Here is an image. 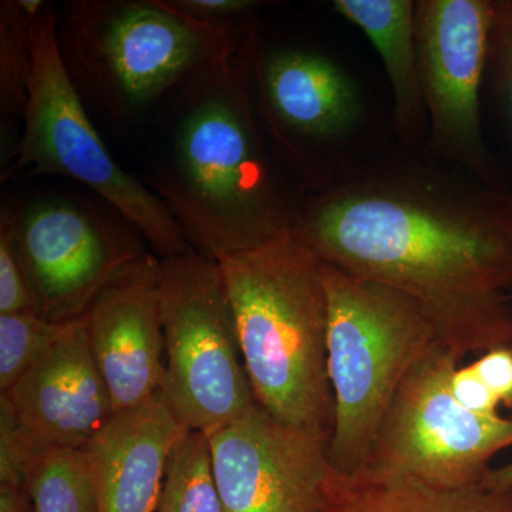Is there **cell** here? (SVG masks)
<instances>
[{
	"mask_svg": "<svg viewBox=\"0 0 512 512\" xmlns=\"http://www.w3.org/2000/svg\"><path fill=\"white\" fill-rule=\"evenodd\" d=\"M505 194L440 163H357L302 200L292 237L325 264L419 303L463 359L512 348Z\"/></svg>",
	"mask_w": 512,
	"mask_h": 512,
	"instance_id": "1",
	"label": "cell"
},
{
	"mask_svg": "<svg viewBox=\"0 0 512 512\" xmlns=\"http://www.w3.org/2000/svg\"><path fill=\"white\" fill-rule=\"evenodd\" d=\"M255 39L181 86L160 200L195 251L212 261L291 235L302 200L269 154L252 92Z\"/></svg>",
	"mask_w": 512,
	"mask_h": 512,
	"instance_id": "2",
	"label": "cell"
},
{
	"mask_svg": "<svg viewBox=\"0 0 512 512\" xmlns=\"http://www.w3.org/2000/svg\"><path fill=\"white\" fill-rule=\"evenodd\" d=\"M255 402L330 444L329 298L323 262L291 235L218 262Z\"/></svg>",
	"mask_w": 512,
	"mask_h": 512,
	"instance_id": "3",
	"label": "cell"
},
{
	"mask_svg": "<svg viewBox=\"0 0 512 512\" xmlns=\"http://www.w3.org/2000/svg\"><path fill=\"white\" fill-rule=\"evenodd\" d=\"M57 35L77 90L119 123L136 120L245 40L185 18L161 0L70 3Z\"/></svg>",
	"mask_w": 512,
	"mask_h": 512,
	"instance_id": "4",
	"label": "cell"
},
{
	"mask_svg": "<svg viewBox=\"0 0 512 512\" xmlns=\"http://www.w3.org/2000/svg\"><path fill=\"white\" fill-rule=\"evenodd\" d=\"M323 275L335 399L329 460L336 473L352 476L365 466L400 384L439 339L429 316L409 296L325 262Z\"/></svg>",
	"mask_w": 512,
	"mask_h": 512,
	"instance_id": "5",
	"label": "cell"
},
{
	"mask_svg": "<svg viewBox=\"0 0 512 512\" xmlns=\"http://www.w3.org/2000/svg\"><path fill=\"white\" fill-rule=\"evenodd\" d=\"M57 26L50 5L29 18L32 74L15 168L79 181L120 212L161 259L184 254L190 244L167 205L113 160L87 116L60 53Z\"/></svg>",
	"mask_w": 512,
	"mask_h": 512,
	"instance_id": "6",
	"label": "cell"
},
{
	"mask_svg": "<svg viewBox=\"0 0 512 512\" xmlns=\"http://www.w3.org/2000/svg\"><path fill=\"white\" fill-rule=\"evenodd\" d=\"M160 302L161 392L185 429L211 436L256 406L220 264L192 248L161 259Z\"/></svg>",
	"mask_w": 512,
	"mask_h": 512,
	"instance_id": "7",
	"label": "cell"
},
{
	"mask_svg": "<svg viewBox=\"0 0 512 512\" xmlns=\"http://www.w3.org/2000/svg\"><path fill=\"white\" fill-rule=\"evenodd\" d=\"M460 360L440 342L421 357L394 394L357 473L450 490L484 483L493 457L512 447V417L480 416L457 402L450 382Z\"/></svg>",
	"mask_w": 512,
	"mask_h": 512,
	"instance_id": "8",
	"label": "cell"
},
{
	"mask_svg": "<svg viewBox=\"0 0 512 512\" xmlns=\"http://www.w3.org/2000/svg\"><path fill=\"white\" fill-rule=\"evenodd\" d=\"M494 0H417L416 42L427 114L424 153L508 190L481 117Z\"/></svg>",
	"mask_w": 512,
	"mask_h": 512,
	"instance_id": "9",
	"label": "cell"
},
{
	"mask_svg": "<svg viewBox=\"0 0 512 512\" xmlns=\"http://www.w3.org/2000/svg\"><path fill=\"white\" fill-rule=\"evenodd\" d=\"M252 72L276 146L312 173V191L348 171L338 154L349 153L365 123L352 77L320 53L278 49L256 57V46Z\"/></svg>",
	"mask_w": 512,
	"mask_h": 512,
	"instance_id": "10",
	"label": "cell"
},
{
	"mask_svg": "<svg viewBox=\"0 0 512 512\" xmlns=\"http://www.w3.org/2000/svg\"><path fill=\"white\" fill-rule=\"evenodd\" d=\"M12 225L40 315L53 323L82 318L113 276L144 254L99 212L63 198L12 211Z\"/></svg>",
	"mask_w": 512,
	"mask_h": 512,
	"instance_id": "11",
	"label": "cell"
},
{
	"mask_svg": "<svg viewBox=\"0 0 512 512\" xmlns=\"http://www.w3.org/2000/svg\"><path fill=\"white\" fill-rule=\"evenodd\" d=\"M225 512H326L335 470L325 441L256 404L211 434Z\"/></svg>",
	"mask_w": 512,
	"mask_h": 512,
	"instance_id": "12",
	"label": "cell"
},
{
	"mask_svg": "<svg viewBox=\"0 0 512 512\" xmlns=\"http://www.w3.org/2000/svg\"><path fill=\"white\" fill-rule=\"evenodd\" d=\"M160 262L153 255L138 256L113 276L83 315L114 413L140 406L163 387Z\"/></svg>",
	"mask_w": 512,
	"mask_h": 512,
	"instance_id": "13",
	"label": "cell"
},
{
	"mask_svg": "<svg viewBox=\"0 0 512 512\" xmlns=\"http://www.w3.org/2000/svg\"><path fill=\"white\" fill-rule=\"evenodd\" d=\"M0 400L39 456L89 446L116 413L94 362L83 316L62 323L45 352Z\"/></svg>",
	"mask_w": 512,
	"mask_h": 512,
	"instance_id": "14",
	"label": "cell"
},
{
	"mask_svg": "<svg viewBox=\"0 0 512 512\" xmlns=\"http://www.w3.org/2000/svg\"><path fill=\"white\" fill-rule=\"evenodd\" d=\"M185 430L161 390L114 414L84 448L99 512L157 511L168 458Z\"/></svg>",
	"mask_w": 512,
	"mask_h": 512,
	"instance_id": "15",
	"label": "cell"
},
{
	"mask_svg": "<svg viewBox=\"0 0 512 512\" xmlns=\"http://www.w3.org/2000/svg\"><path fill=\"white\" fill-rule=\"evenodd\" d=\"M333 9L370 40L389 77L393 126L406 147L426 143L416 42V0H335Z\"/></svg>",
	"mask_w": 512,
	"mask_h": 512,
	"instance_id": "16",
	"label": "cell"
},
{
	"mask_svg": "<svg viewBox=\"0 0 512 512\" xmlns=\"http://www.w3.org/2000/svg\"><path fill=\"white\" fill-rule=\"evenodd\" d=\"M326 512H512V487L450 490L335 471Z\"/></svg>",
	"mask_w": 512,
	"mask_h": 512,
	"instance_id": "17",
	"label": "cell"
},
{
	"mask_svg": "<svg viewBox=\"0 0 512 512\" xmlns=\"http://www.w3.org/2000/svg\"><path fill=\"white\" fill-rule=\"evenodd\" d=\"M157 512H225L211 436L185 430L168 458Z\"/></svg>",
	"mask_w": 512,
	"mask_h": 512,
	"instance_id": "18",
	"label": "cell"
},
{
	"mask_svg": "<svg viewBox=\"0 0 512 512\" xmlns=\"http://www.w3.org/2000/svg\"><path fill=\"white\" fill-rule=\"evenodd\" d=\"M26 488L35 512H99L84 450L43 454L30 471Z\"/></svg>",
	"mask_w": 512,
	"mask_h": 512,
	"instance_id": "19",
	"label": "cell"
},
{
	"mask_svg": "<svg viewBox=\"0 0 512 512\" xmlns=\"http://www.w3.org/2000/svg\"><path fill=\"white\" fill-rule=\"evenodd\" d=\"M490 97L495 123L503 140L508 174L505 184L512 190V0H494L488 37L484 93Z\"/></svg>",
	"mask_w": 512,
	"mask_h": 512,
	"instance_id": "20",
	"label": "cell"
},
{
	"mask_svg": "<svg viewBox=\"0 0 512 512\" xmlns=\"http://www.w3.org/2000/svg\"><path fill=\"white\" fill-rule=\"evenodd\" d=\"M32 53L29 18L18 2H2L0 8V100L9 114H25L28 104Z\"/></svg>",
	"mask_w": 512,
	"mask_h": 512,
	"instance_id": "21",
	"label": "cell"
},
{
	"mask_svg": "<svg viewBox=\"0 0 512 512\" xmlns=\"http://www.w3.org/2000/svg\"><path fill=\"white\" fill-rule=\"evenodd\" d=\"M62 323L37 312L0 315V394L8 392L56 338Z\"/></svg>",
	"mask_w": 512,
	"mask_h": 512,
	"instance_id": "22",
	"label": "cell"
},
{
	"mask_svg": "<svg viewBox=\"0 0 512 512\" xmlns=\"http://www.w3.org/2000/svg\"><path fill=\"white\" fill-rule=\"evenodd\" d=\"M39 312V305L13 235L12 210L3 208L0 220V315Z\"/></svg>",
	"mask_w": 512,
	"mask_h": 512,
	"instance_id": "23",
	"label": "cell"
},
{
	"mask_svg": "<svg viewBox=\"0 0 512 512\" xmlns=\"http://www.w3.org/2000/svg\"><path fill=\"white\" fill-rule=\"evenodd\" d=\"M39 457L8 404L0 400V484L26 487Z\"/></svg>",
	"mask_w": 512,
	"mask_h": 512,
	"instance_id": "24",
	"label": "cell"
},
{
	"mask_svg": "<svg viewBox=\"0 0 512 512\" xmlns=\"http://www.w3.org/2000/svg\"><path fill=\"white\" fill-rule=\"evenodd\" d=\"M161 3L185 18L220 28H228L232 19L245 15L256 6L252 0H161Z\"/></svg>",
	"mask_w": 512,
	"mask_h": 512,
	"instance_id": "25",
	"label": "cell"
},
{
	"mask_svg": "<svg viewBox=\"0 0 512 512\" xmlns=\"http://www.w3.org/2000/svg\"><path fill=\"white\" fill-rule=\"evenodd\" d=\"M451 393L461 406L480 416L497 417L501 406L497 397L491 393L473 365L458 367L451 376Z\"/></svg>",
	"mask_w": 512,
	"mask_h": 512,
	"instance_id": "26",
	"label": "cell"
},
{
	"mask_svg": "<svg viewBox=\"0 0 512 512\" xmlns=\"http://www.w3.org/2000/svg\"><path fill=\"white\" fill-rule=\"evenodd\" d=\"M471 365L501 406L512 410V348L488 350Z\"/></svg>",
	"mask_w": 512,
	"mask_h": 512,
	"instance_id": "27",
	"label": "cell"
},
{
	"mask_svg": "<svg viewBox=\"0 0 512 512\" xmlns=\"http://www.w3.org/2000/svg\"><path fill=\"white\" fill-rule=\"evenodd\" d=\"M0 512H35L28 488L0 484Z\"/></svg>",
	"mask_w": 512,
	"mask_h": 512,
	"instance_id": "28",
	"label": "cell"
},
{
	"mask_svg": "<svg viewBox=\"0 0 512 512\" xmlns=\"http://www.w3.org/2000/svg\"><path fill=\"white\" fill-rule=\"evenodd\" d=\"M485 484L495 488H511L512 487V461L507 466L493 468L488 477L485 478Z\"/></svg>",
	"mask_w": 512,
	"mask_h": 512,
	"instance_id": "29",
	"label": "cell"
},
{
	"mask_svg": "<svg viewBox=\"0 0 512 512\" xmlns=\"http://www.w3.org/2000/svg\"><path fill=\"white\" fill-rule=\"evenodd\" d=\"M505 201H507L508 210H510L512 214V190H507V194H505ZM510 298L512 301V295Z\"/></svg>",
	"mask_w": 512,
	"mask_h": 512,
	"instance_id": "30",
	"label": "cell"
}]
</instances>
